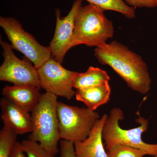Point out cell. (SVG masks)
<instances>
[{"label":"cell","instance_id":"1","mask_svg":"<svg viewBox=\"0 0 157 157\" xmlns=\"http://www.w3.org/2000/svg\"><path fill=\"white\" fill-rule=\"evenodd\" d=\"M94 56L112 68L134 91L146 94L150 90L151 79L146 63L125 45L116 41L107 43L96 47Z\"/></svg>","mask_w":157,"mask_h":157},{"label":"cell","instance_id":"2","mask_svg":"<svg viewBox=\"0 0 157 157\" xmlns=\"http://www.w3.org/2000/svg\"><path fill=\"white\" fill-rule=\"evenodd\" d=\"M114 33L112 21L106 17L104 10L91 4L81 6L75 15L70 49L80 45L103 46L113 37Z\"/></svg>","mask_w":157,"mask_h":157},{"label":"cell","instance_id":"3","mask_svg":"<svg viewBox=\"0 0 157 157\" xmlns=\"http://www.w3.org/2000/svg\"><path fill=\"white\" fill-rule=\"evenodd\" d=\"M57 96L46 92L41 95L39 103L31 113L33 131L29 139L36 141L47 151L55 156L59 152Z\"/></svg>","mask_w":157,"mask_h":157},{"label":"cell","instance_id":"4","mask_svg":"<svg viewBox=\"0 0 157 157\" xmlns=\"http://www.w3.org/2000/svg\"><path fill=\"white\" fill-rule=\"evenodd\" d=\"M124 119V113L120 108H113L109 112L102 132L105 145L114 143L121 144L144 151L147 155L156 156L157 143H145L142 138V134L148 129V120L139 117L137 120L139 126L126 130L122 128L119 125L120 121Z\"/></svg>","mask_w":157,"mask_h":157},{"label":"cell","instance_id":"5","mask_svg":"<svg viewBox=\"0 0 157 157\" xmlns=\"http://www.w3.org/2000/svg\"><path fill=\"white\" fill-rule=\"evenodd\" d=\"M57 111L61 138L74 143L87 138L101 118L96 111L61 102H58Z\"/></svg>","mask_w":157,"mask_h":157},{"label":"cell","instance_id":"6","mask_svg":"<svg viewBox=\"0 0 157 157\" xmlns=\"http://www.w3.org/2000/svg\"><path fill=\"white\" fill-rule=\"evenodd\" d=\"M0 26L11 42L12 49L25 56L37 69L52 57L49 46L39 44L33 36L24 29L17 19L1 17Z\"/></svg>","mask_w":157,"mask_h":157},{"label":"cell","instance_id":"7","mask_svg":"<svg viewBox=\"0 0 157 157\" xmlns=\"http://www.w3.org/2000/svg\"><path fill=\"white\" fill-rule=\"evenodd\" d=\"M4 60L0 67V80L17 86H32L40 89L37 69L29 62L20 59L11 45L1 40Z\"/></svg>","mask_w":157,"mask_h":157},{"label":"cell","instance_id":"8","mask_svg":"<svg viewBox=\"0 0 157 157\" xmlns=\"http://www.w3.org/2000/svg\"><path fill=\"white\" fill-rule=\"evenodd\" d=\"M40 87L46 92L70 100L75 95L73 78L76 72L66 69L51 57L37 69Z\"/></svg>","mask_w":157,"mask_h":157},{"label":"cell","instance_id":"9","mask_svg":"<svg viewBox=\"0 0 157 157\" xmlns=\"http://www.w3.org/2000/svg\"><path fill=\"white\" fill-rule=\"evenodd\" d=\"M82 0H76L69 13L64 17H61L60 11L56 10V26L50 47L52 56L57 61L62 63L70 46L75 25V18L78 8L82 6Z\"/></svg>","mask_w":157,"mask_h":157},{"label":"cell","instance_id":"10","mask_svg":"<svg viewBox=\"0 0 157 157\" xmlns=\"http://www.w3.org/2000/svg\"><path fill=\"white\" fill-rule=\"evenodd\" d=\"M0 106L1 119L4 127L17 135L32 132V117L29 112L16 106L6 98L1 99Z\"/></svg>","mask_w":157,"mask_h":157},{"label":"cell","instance_id":"11","mask_svg":"<svg viewBox=\"0 0 157 157\" xmlns=\"http://www.w3.org/2000/svg\"><path fill=\"white\" fill-rule=\"evenodd\" d=\"M108 115L102 116L96 122L89 136L82 141L74 142L77 157H108L104 148L102 132Z\"/></svg>","mask_w":157,"mask_h":157},{"label":"cell","instance_id":"12","mask_svg":"<svg viewBox=\"0 0 157 157\" xmlns=\"http://www.w3.org/2000/svg\"><path fill=\"white\" fill-rule=\"evenodd\" d=\"M38 88L32 86H6L2 94L5 98L28 112H32L39 103L41 94Z\"/></svg>","mask_w":157,"mask_h":157},{"label":"cell","instance_id":"13","mask_svg":"<svg viewBox=\"0 0 157 157\" xmlns=\"http://www.w3.org/2000/svg\"><path fill=\"white\" fill-rule=\"evenodd\" d=\"M111 94L109 82L82 89L76 90L75 96L77 101L84 103L86 108L96 111L98 107L107 104Z\"/></svg>","mask_w":157,"mask_h":157},{"label":"cell","instance_id":"14","mask_svg":"<svg viewBox=\"0 0 157 157\" xmlns=\"http://www.w3.org/2000/svg\"><path fill=\"white\" fill-rule=\"evenodd\" d=\"M110 77L105 70L90 67L84 73L76 72L73 78V87L82 89L109 82Z\"/></svg>","mask_w":157,"mask_h":157},{"label":"cell","instance_id":"15","mask_svg":"<svg viewBox=\"0 0 157 157\" xmlns=\"http://www.w3.org/2000/svg\"><path fill=\"white\" fill-rule=\"evenodd\" d=\"M105 11H116L126 18L133 19L136 17L135 8L127 5L123 0H85Z\"/></svg>","mask_w":157,"mask_h":157},{"label":"cell","instance_id":"16","mask_svg":"<svg viewBox=\"0 0 157 157\" xmlns=\"http://www.w3.org/2000/svg\"><path fill=\"white\" fill-rule=\"evenodd\" d=\"M108 157H144L146 152L127 146L121 144L114 143L105 146Z\"/></svg>","mask_w":157,"mask_h":157},{"label":"cell","instance_id":"17","mask_svg":"<svg viewBox=\"0 0 157 157\" xmlns=\"http://www.w3.org/2000/svg\"><path fill=\"white\" fill-rule=\"evenodd\" d=\"M17 135L3 127L0 131V157H10L13 147L17 142Z\"/></svg>","mask_w":157,"mask_h":157},{"label":"cell","instance_id":"18","mask_svg":"<svg viewBox=\"0 0 157 157\" xmlns=\"http://www.w3.org/2000/svg\"><path fill=\"white\" fill-rule=\"evenodd\" d=\"M21 144L27 157H56L36 141L29 139L23 140Z\"/></svg>","mask_w":157,"mask_h":157},{"label":"cell","instance_id":"19","mask_svg":"<svg viewBox=\"0 0 157 157\" xmlns=\"http://www.w3.org/2000/svg\"><path fill=\"white\" fill-rule=\"evenodd\" d=\"M59 152V157H77L73 141L62 139L60 142Z\"/></svg>","mask_w":157,"mask_h":157},{"label":"cell","instance_id":"20","mask_svg":"<svg viewBox=\"0 0 157 157\" xmlns=\"http://www.w3.org/2000/svg\"><path fill=\"white\" fill-rule=\"evenodd\" d=\"M127 5L134 8L157 7V0H124Z\"/></svg>","mask_w":157,"mask_h":157},{"label":"cell","instance_id":"21","mask_svg":"<svg viewBox=\"0 0 157 157\" xmlns=\"http://www.w3.org/2000/svg\"><path fill=\"white\" fill-rule=\"evenodd\" d=\"M10 157H27L23 149L21 143L17 141L15 143Z\"/></svg>","mask_w":157,"mask_h":157},{"label":"cell","instance_id":"22","mask_svg":"<svg viewBox=\"0 0 157 157\" xmlns=\"http://www.w3.org/2000/svg\"><path fill=\"white\" fill-rule=\"evenodd\" d=\"M152 157H157V156H153Z\"/></svg>","mask_w":157,"mask_h":157}]
</instances>
